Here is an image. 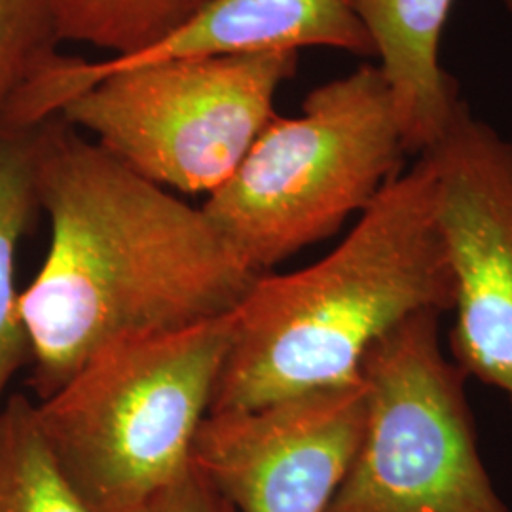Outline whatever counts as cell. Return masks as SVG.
<instances>
[{
    "mask_svg": "<svg viewBox=\"0 0 512 512\" xmlns=\"http://www.w3.org/2000/svg\"><path fill=\"white\" fill-rule=\"evenodd\" d=\"M38 200L50 247L19 313L40 401L105 348L234 313L260 277L202 207L137 175L59 116L42 122Z\"/></svg>",
    "mask_w": 512,
    "mask_h": 512,
    "instance_id": "1",
    "label": "cell"
},
{
    "mask_svg": "<svg viewBox=\"0 0 512 512\" xmlns=\"http://www.w3.org/2000/svg\"><path fill=\"white\" fill-rule=\"evenodd\" d=\"M454 308L435 179L420 156L308 268L260 275L234 313L209 412L247 410L357 384L368 348L421 310Z\"/></svg>",
    "mask_w": 512,
    "mask_h": 512,
    "instance_id": "2",
    "label": "cell"
},
{
    "mask_svg": "<svg viewBox=\"0 0 512 512\" xmlns=\"http://www.w3.org/2000/svg\"><path fill=\"white\" fill-rule=\"evenodd\" d=\"M298 61L294 50L179 57L76 76L59 73L52 57L2 124L59 116L148 181L209 196L277 116L275 95Z\"/></svg>",
    "mask_w": 512,
    "mask_h": 512,
    "instance_id": "3",
    "label": "cell"
},
{
    "mask_svg": "<svg viewBox=\"0 0 512 512\" xmlns=\"http://www.w3.org/2000/svg\"><path fill=\"white\" fill-rule=\"evenodd\" d=\"M234 313L105 348L35 404L59 471L93 512L135 507L192 467Z\"/></svg>",
    "mask_w": 512,
    "mask_h": 512,
    "instance_id": "4",
    "label": "cell"
},
{
    "mask_svg": "<svg viewBox=\"0 0 512 512\" xmlns=\"http://www.w3.org/2000/svg\"><path fill=\"white\" fill-rule=\"evenodd\" d=\"M406 158L387 80L366 61L313 88L302 114L275 116L203 213L239 260L264 275L361 215Z\"/></svg>",
    "mask_w": 512,
    "mask_h": 512,
    "instance_id": "5",
    "label": "cell"
},
{
    "mask_svg": "<svg viewBox=\"0 0 512 512\" xmlns=\"http://www.w3.org/2000/svg\"><path fill=\"white\" fill-rule=\"evenodd\" d=\"M437 310L408 315L365 353L363 439L327 512H511L476 442L467 374Z\"/></svg>",
    "mask_w": 512,
    "mask_h": 512,
    "instance_id": "6",
    "label": "cell"
},
{
    "mask_svg": "<svg viewBox=\"0 0 512 512\" xmlns=\"http://www.w3.org/2000/svg\"><path fill=\"white\" fill-rule=\"evenodd\" d=\"M421 158L454 275L452 359L512 404V141L461 99Z\"/></svg>",
    "mask_w": 512,
    "mask_h": 512,
    "instance_id": "7",
    "label": "cell"
},
{
    "mask_svg": "<svg viewBox=\"0 0 512 512\" xmlns=\"http://www.w3.org/2000/svg\"><path fill=\"white\" fill-rule=\"evenodd\" d=\"M365 385L209 412L192 465L236 512H327L363 439Z\"/></svg>",
    "mask_w": 512,
    "mask_h": 512,
    "instance_id": "8",
    "label": "cell"
},
{
    "mask_svg": "<svg viewBox=\"0 0 512 512\" xmlns=\"http://www.w3.org/2000/svg\"><path fill=\"white\" fill-rule=\"evenodd\" d=\"M332 48L372 59L374 44L349 0H211L179 29L145 50L105 61L57 54L54 69L95 74L179 57Z\"/></svg>",
    "mask_w": 512,
    "mask_h": 512,
    "instance_id": "9",
    "label": "cell"
},
{
    "mask_svg": "<svg viewBox=\"0 0 512 512\" xmlns=\"http://www.w3.org/2000/svg\"><path fill=\"white\" fill-rule=\"evenodd\" d=\"M374 44L408 156H421L459 105L458 80L440 65V38L454 0H349Z\"/></svg>",
    "mask_w": 512,
    "mask_h": 512,
    "instance_id": "10",
    "label": "cell"
},
{
    "mask_svg": "<svg viewBox=\"0 0 512 512\" xmlns=\"http://www.w3.org/2000/svg\"><path fill=\"white\" fill-rule=\"evenodd\" d=\"M38 126L0 124V406L19 368L31 365V344L19 313L16 253L40 213Z\"/></svg>",
    "mask_w": 512,
    "mask_h": 512,
    "instance_id": "11",
    "label": "cell"
},
{
    "mask_svg": "<svg viewBox=\"0 0 512 512\" xmlns=\"http://www.w3.org/2000/svg\"><path fill=\"white\" fill-rule=\"evenodd\" d=\"M0 512H93L59 471L23 395L0 406Z\"/></svg>",
    "mask_w": 512,
    "mask_h": 512,
    "instance_id": "12",
    "label": "cell"
},
{
    "mask_svg": "<svg viewBox=\"0 0 512 512\" xmlns=\"http://www.w3.org/2000/svg\"><path fill=\"white\" fill-rule=\"evenodd\" d=\"M211 0H54L59 37L112 57L145 50Z\"/></svg>",
    "mask_w": 512,
    "mask_h": 512,
    "instance_id": "13",
    "label": "cell"
},
{
    "mask_svg": "<svg viewBox=\"0 0 512 512\" xmlns=\"http://www.w3.org/2000/svg\"><path fill=\"white\" fill-rule=\"evenodd\" d=\"M59 42L54 0H0V124Z\"/></svg>",
    "mask_w": 512,
    "mask_h": 512,
    "instance_id": "14",
    "label": "cell"
},
{
    "mask_svg": "<svg viewBox=\"0 0 512 512\" xmlns=\"http://www.w3.org/2000/svg\"><path fill=\"white\" fill-rule=\"evenodd\" d=\"M122 512H236L192 465L183 476Z\"/></svg>",
    "mask_w": 512,
    "mask_h": 512,
    "instance_id": "15",
    "label": "cell"
},
{
    "mask_svg": "<svg viewBox=\"0 0 512 512\" xmlns=\"http://www.w3.org/2000/svg\"><path fill=\"white\" fill-rule=\"evenodd\" d=\"M499 2H501V6L511 14L512 18V0H499Z\"/></svg>",
    "mask_w": 512,
    "mask_h": 512,
    "instance_id": "16",
    "label": "cell"
}]
</instances>
